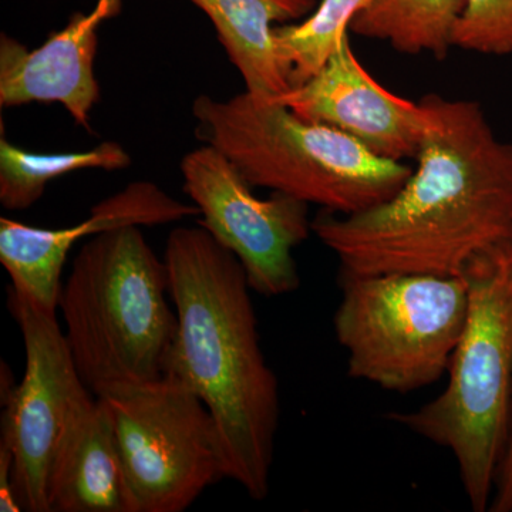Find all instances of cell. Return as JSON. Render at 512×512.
Instances as JSON below:
<instances>
[{
	"instance_id": "cell-16",
	"label": "cell",
	"mask_w": 512,
	"mask_h": 512,
	"mask_svg": "<svg viewBox=\"0 0 512 512\" xmlns=\"http://www.w3.org/2000/svg\"><path fill=\"white\" fill-rule=\"evenodd\" d=\"M131 164L126 150L114 141H104L87 151L36 154L0 140V204L9 211H25L45 194L56 178L82 170L116 171Z\"/></svg>"
},
{
	"instance_id": "cell-10",
	"label": "cell",
	"mask_w": 512,
	"mask_h": 512,
	"mask_svg": "<svg viewBox=\"0 0 512 512\" xmlns=\"http://www.w3.org/2000/svg\"><path fill=\"white\" fill-rule=\"evenodd\" d=\"M302 119L336 128L376 156L416 158L426 113L377 82L357 59L349 33L308 82L275 97Z\"/></svg>"
},
{
	"instance_id": "cell-8",
	"label": "cell",
	"mask_w": 512,
	"mask_h": 512,
	"mask_svg": "<svg viewBox=\"0 0 512 512\" xmlns=\"http://www.w3.org/2000/svg\"><path fill=\"white\" fill-rule=\"evenodd\" d=\"M9 309L25 343L22 382L2 393V437L13 454V493L22 511L49 512L47 485L57 446L84 400L94 396L74 365L57 312L10 286Z\"/></svg>"
},
{
	"instance_id": "cell-17",
	"label": "cell",
	"mask_w": 512,
	"mask_h": 512,
	"mask_svg": "<svg viewBox=\"0 0 512 512\" xmlns=\"http://www.w3.org/2000/svg\"><path fill=\"white\" fill-rule=\"evenodd\" d=\"M370 0H322L299 25L275 26L279 60L291 87L308 82L348 35L350 23Z\"/></svg>"
},
{
	"instance_id": "cell-6",
	"label": "cell",
	"mask_w": 512,
	"mask_h": 512,
	"mask_svg": "<svg viewBox=\"0 0 512 512\" xmlns=\"http://www.w3.org/2000/svg\"><path fill=\"white\" fill-rule=\"evenodd\" d=\"M339 279L333 329L352 379L406 394L446 375L466 326L463 276L340 271Z\"/></svg>"
},
{
	"instance_id": "cell-1",
	"label": "cell",
	"mask_w": 512,
	"mask_h": 512,
	"mask_svg": "<svg viewBox=\"0 0 512 512\" xmlns=\"http://www.w3.org/2000/svg\"><path fill=\"white\" fill-rule=\"evenodd\" d=\"M416 170L389 200L352 215L320 211L312 232L350 274L460 276L512 238V144L477 101L427 94Z\"/></svg>"
},
{
	"instance_id": "cell-5",
	"label": "cell",
	"mask_w": 512,
	"mask_h": 512,
	"mask_svg": "<svg viewBox=\"0 0 512 512\" xmlns=\"http://www.w3.org/2000/svg\"><path fill=\"white\" fill-rule=\"evenodd\" d=\"M195 136L217 148L252 187L268 188L352 215L392 198L413 168L376 156L355 138L302 119L275 99L245 90L228 100L201 94L192 104Z\"/></svg>"
},
{
	"instance_id": "cell-18",
	"label": "cell",
	"mask_w": 512,
	"mask_h": 512,
	"mask_svg": "<svg viewBox=\"0 0 512 512\" xmlns=\"http://www.w3.org/2000/svg\"><path fill=\"white\" fill-rule=\"evenodd\" d=\"M451 43L480 55H512V0H464Z\"/></svg>"
},
{
	"instance_id": "cell-14",
	"label": "cell",
	"mask_w": 512,
	"mask_h": 512,
	"mask_svg": "<svg viewBox=\"0 0 512 512\" xmlns=\"http://www.w3.org/2000/svg\"><path fill=\"white\" fill-rule=\"evenodd\" d=\"M214 23L221 45L244 79L245 90L275 99L292 89L276 49V23L311 15L316 0H191Z\"/></svg>"
},
{
	"instance_id": "cell-4",
	"label": "cell",
	"mask_w": 512,
	"mask_h": 512,
	"mask_svg": "<svg viewBox=\"0 0 512 512\" xmlns=\"http://www.w3.org/2000/svg\"><path fill=\"white\" fill-rule=\"evenodd\" d=\"M468 309L443 392L387 419L453 454L473 511H490L512 419V238L471 258L461 272Z\"/></svg>"
},
{
	"instance_id": "cell-7",
	"label": "cell",
	"mask_w": 512,
	"mask_h": 512,
	"mask_svg": "<svg viewBox=\"0 0 512 512\" xmlns=\"http://www.w3.org/2000/svg\"><path fill=\"white\" fill-rule=\"evenodd\" d=\"M138 512H183L224 476L210 410L173 376L110 397Z\"/></svg>"
},
{
	"instance_id": "cell-19",
	"label": "cell",
	"mask_w": 512,
	"mask_h": 512,
	"mask_svg": "<svg viewBox=\"0 0 512 512\" xmlns=\"http://www.w3.org/2000/svg\"><path fill=\"white\" fill-rule=\"evenodd\" d=\"M490 511H512V419L507 446L495 477V495L491 501Z\"/></svg>"
},
{
	"instance_id": "cell-20",
	"label": "cell",
	"mask_w": 512,
	"mask_h": 512,
	"mask_svg": "<svg viewBox=\"0 0 512 512\" xmlns=\"http://www.w3.org/2000/svg\"><path fill=\"white\" fill-rule=\"evenodd\" d=\"M13 454L8 444L0 441V511H22L13 493Z\"/></svg>"
},
{
	"instance_id": "cell-2",
	"label": "cell",
	"mask_w": 512,
	"mask_h": 512,
	"mask_svg": "<svg viewBox=\"0 0 512 512\" xmlns=\"http://www.w3.org/2000/svg\"><path fill=\"white\" fill-rule=\"evenodd\" d=\"M164 261L178 318L164 376L187 384L210 410L225 478L252 500H265L281 399L262 352L247 275L201 225L175 228Z\"/></svg>"
},
{
	"instance_id": "cell-15",
	"label": "cell",
	"mask_w": 512,
	"mask_h": 512,
	"mask_svg": "<svg viewBox=\"0 0 512 512\" xmlns=\"http://www.w3.org/2000/svg\"><path fill=\"white\" fill-rule=\"evenodd\" d=\"M464 0H370L350 32L382 40L404 55L446 59Z\"/></svg>"
},
{
	"instance_id": "cell-21",
	"label": "cell",
	"mask_w": 512,
	"mask_h": 512,
	"mask_svg": "<svg viewBox=\"0 0 512 512\" xmlns=\"http://www.w3.org/2000/svg\"><path fill=\"white\" fill-rule=\"evenodd\" d=\"M512 512V511H511Z\"/></svg>"
},
{
	"instance_id": "cell-13",
	"label": "cell",
	"mask_w": 512,
	"mask_h": 512,
	"mask_svg": "<svg viewBox=\"0 0 512 512\" xmlns=\"http://www.w3.org/2000/svg\"><path fill=\"white\" fill-rule=\"evenodd\" d=\"M47 501L49 512H138L106 399L90 396L67 424Z\"/></svg>"
},
{
	"instance_id": "cell-3",
	"label": "cell",
	"mask_w": 512,
	"mask_h": 512,
	"mask_svg": "<svg viewBox=\"0 0 512 512\" xmlns=\"http://www.w3.org/2000/svg\"><path fill=\"white\" fill-rule=\"evenodd\" d=\"M164 258L141 227L94 235L77 252L59 308L74 365L99 397L163 379L177 335Z\"/></svg>"
},
{
	"instance_id": "cell-12",
	"label": "cell",
	"mask_w": 512,
	"mask_h": 512,
	"mask_svg": "<svg viewBox=\"0 0 512 512\" xmlns=\"http://www.w3.org/2000/svg\"><path fill=\"white\" fill-rule=\"evenodd\" d=\"M121 0H99L92 12L76 13L66 28L29 50L0 36V106L59 103L79 126L90 131V113L100 100L94 74L101 22L119 13Z\"/></svg>"
},
{
	"instance_id": "cell-9",
	"label": "cell",
	"mask_w": 512,
	"mask_h": 512,
	"mask_svg": "<svg viewBox=\"0 0 512 512\" xmlns=\"http://www.w3.org/2000/svg\"><path fill=\"white\" fill-rule=\"evenodd\" d=\"M184 192L200 210L198 225L237 256L252 291L282 296L301 285L293 251L309 238V204L282 192L256 197L252 185L217 148L181 161Z\"/></svg>"
},
{
	"instance_id": "cell-11",
	"label": "cell",
	"mask_w": 512,
	"mask_h": 512,
	"mask_svg": "<svg viewBox=\"0 0 512 512\" xmlns=\"http://www.w3.org/2000/svg\"><path fill=\"white\" fill-rule=\"evenodd\" d=\"M190 217H200L194 204L175 200L150 181H136L94 205L89 217L73 227L37 228L0 218V262L15 291L57 312L64 264L77 241L111 229L154 227Z\"/></svg>"
}]
</instances>
